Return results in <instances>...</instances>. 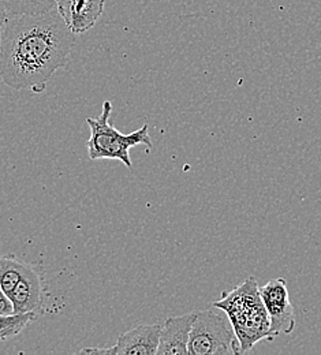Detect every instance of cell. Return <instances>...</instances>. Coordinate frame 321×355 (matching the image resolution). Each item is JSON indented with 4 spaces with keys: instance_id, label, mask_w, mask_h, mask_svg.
<instances>
[{
    "instance_id": "obj_13",
    "label": "cell",
    "mask_w": 321,
    "mask_h": 355,
    "mask_svg": "<svg viewBox=\"0 0 321 355\" xmlns=\"http://www.w3.org/2000/svg\"><path fill=\"white\" fill-rule=\"evenodd\" d=\"M10 314H15L14 305L10 297L0 288V315H10Z\"/></svg>"
},
{
    "instance_id": "obj_6",
    "label": "cell",
    "mask_w": 321,
    "mask_h": 355,
    "mask_svg": "<svg viewBox=\"0 0 321 355\" xmlns=\"http://www.w3.org/2000/svg\"><path fill=\"white\" fill-rule=\"evenodd\" d=\"M105 0H55V7L74 35L92 29L104 11Z\"/></svg>"
},
{
    "instance_id": "obj_4",
    "label": "cell",
    "mask_w": 321,
    "mask_h": 355,
    "mask_svg": "<svg viewBox=\"0 0 321 355\" xmlns=\"http://www.w3.org/2000/svg\"><path fill=\"white\" fill-rule=\"evenodd\" d=\"M190 355H238L239 342L227 314L223 311H196L187 346Z\"/></svg>"
},
{
    "instance_id": "obj_10",
    "label": "cell",
    "mask_w": 321,
    "mask_h": 355,
    "mask_svg": "<svg viewBox=\"0 0 321 355\" xmlns=\"http://www.w3.org/2000/svg\"><path fill=\"white\" fill-rule=\"evenodd\" d=\"M29 268L12 256H0V288L8 295Z\"/></svg>"
},
{
    "instance_id": "obj_5",
    "label": "cell",
    "mask_w": 321,
    "mask_h": 355,
    "mask_svg": "<svg viewBox=\"0 0 321 355\" xmlns=\"http://www.w3.org/2000/svg\"><path fill=\"white\" fill-rule=\"evenodd\" d=\"M260 295L271 320V336L276 338L280 334H291L295 328L297 317L290 301L286 280L279 277L268 282L260 287Z\"/></svg>"
},
{
    "instance_id": "obj_1",
    "label": "cell",
    "mask_w": 321,
    "mask_h": 355,
    "mask_svg": "<svg viewBox=\"0 0 321 355\" xmlns=\"http://www.w3.org/2000/svg\"><path fill=\"white\" fill-rule=\"evenodd\" d=\"M76 35L56 7L33 15H8L1 28L0 78L15 90L43 93L56 70L64 67Z\"/></svg>"
},
{
    "instance_id": "obj_2",
    "label": "cell",
    "mask_w": 321,
    "mask_h": 355,
    "mask_svg": "<svg viewBox=\"0 0 321 355\" xmlns=\"http://www.w3.org/2000/svg\"><path fill=\"white\" fill-rule=\"evenodd\" d=\"M214 308L227 314L239 342V354L249 353L261 340L274 339L271 320L254 277L246 279L229 293H225Z\"/></svg>"
},
{
    "instance_id": "obj_9",
    "label": "cell",
    "mask_w": 321,
    "mask_h": 355,
    "mask_svg": "<svg viewBox=\"0 0 321 355\" xmlns=\"http://www.w3.org/2000/svg\"><path fill=\"white\" fill-rule=\"evenodd\" d=\"M15 313H39L43 306V286L37 272L31 266L8 294Z\"/></svg>"
},
{
    "instance_id": "obj_8",
    "label": "cell",
    "mask_w": 321,
    "mask_h": 355,
    "mask_svg": "<svg viewBox=\"0 0 321 355\" xmlns=\"http://www.w3.org/2000/svg\"><path fill=\"white\" fill-rule=\"evenodd\" d=\"M196 311H190L178 317H170L162 325L160 342L156 355L189 354L187 346Z\"/></svg>"
},
{
    "instance_id": "obj_3",
    "label": "cell",
    "mask_w": 321,
    "mask_h": 355,
    "mask_svg": "<svg viewBox=\"0 0 321 355\" xmlns=\"http://www.w3.org/2000/svg\"><path fill=\"white\" fill-rule=\"evenodd\" d=\"M112 103L104 101L101 115L98 118H88L87 123L91 129V137L87 141V148L91 160H119L128 168H132L130 149L136 145H146L152 148L148 125H144L136 132L122 134L110 122Z\"/></svg>"
},
{
    "instance_id": "obj_15",
    "label": "cell",
    "mask_w": 321,
    "mask_h": 355,
    "mask_svg": "<svg viewBox=\"0 0 321 355\" xmlns=\"http://www.w3.org/2000/svg\"><path fill=\"white\" fill-rule=\"evenodd\" d=\"M7 18H8V12H7L6 7H4L3 0H0V29L3 28V25H4V22H6Z\"/></svg>"
},
{
    "instance_id": "obj_16",
    "label": "cell",
    "mask_w": 321,
    "mask_h": 355,
    "mask_svg": "<svg viewBox=\"0 0 321 355\" xmlns=\"http://www.w3.org/2000/svg\"><path fill=\"white\" fill-rule=\"evenodd\" d=\"M0 40H1V29H0Z\"/></svg>"
},
{
    "instance_id": "obj_14",
    "label": "cell",
    "mask_w": 321,
    "mask_h": 355,
    "mask_svg": "<svg viewBox=\"0 0 321 355\" xmlns=\"http://www.w3.org/2000/svg\"><path fill=\"white\" fill-rule=\"evenodd\" d=\"M81 354H112L114 355V347H88L80 352Z\"/></svg>"
},
{
    "instance_id": "obj_11",
    "label": "cell",
    "mask_w": 321,
    "mask_h": 355,
    "mask_svg": "<svg viewBox=\"0 0 321 355\" xmlns=\"http://www.w3.org/2000/svg\"><path fill=\"white\" fill-rule=\"evenodd\" d=\"M35 311L15 313L10 315H0V340H7L21 334L32 321L36 320Z\"/></svg>"
},
{
    "instance_id": "obj_7",
    "label": "cell",
    "mask_w": 321,
    "mask_h": 355,
    "mask_svg": "<svg viewBox=\"0 0 321 355\" xmlns=\"http://www.w3.org/2000/svg\"><path fill=\"white\" fill-rule=\"evenodd\" d=\"M160 332V324L138 325L118 338L114 346V355H156Z\"/></svg>"
},
{
    "instance_id": "obj_12",
    "label": "cell",
    "mask_w": 321,
    "mask_h": 355,
    "mask_svg": "<svg viewBox=\"0 0 321 355\" xmlns=\"http://www.w3.org/2000/svg\"><path fill=\"white\" fill-rule=\"evenodd\" d=\"M8 15L42 14L55 7V0H3Z\"/></svg>"
}]
</instances>
